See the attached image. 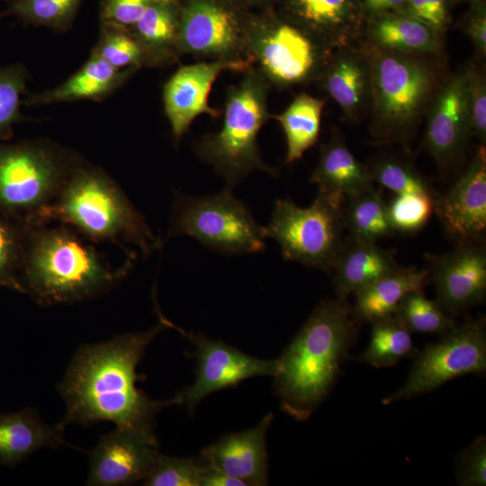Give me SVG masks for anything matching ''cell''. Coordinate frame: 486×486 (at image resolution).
<instances>
[{
	"instance_id": "cell-16",
	"label": "cell",
	"mask_w": 486,
	"mask_h": 486,
	"mask_svg": "<svg viewBox=\"0 0 486 486\" xmlns=\"http://www.w3.org/2000/svg\"><path fill=\"white\" fill-rule=\"evenodd\" d=\"M252 64L243 61L211 60L180 67L163 87V102L172 134L178 140L200 114L214 118L220 112L210 106L209 93L223 71L244 72Z\"/></svg>"
},
{
	"instance_id": "cell-14",
	"label": "cell",
	"mask_w": 486,
	"mask_h": 486,
	"mask_svg": "<svg viewBox=\"0 0 486 486\" xmlns=\"http://www.w3.org/2000/svg\"><path fill=\"white\" fill-rule=\"evenodd\" d=\"M427 112L423 147L447 172L462 158L471 135L465 68L436 89Z\"/></svg>"
},
{
	"instance_id": "cell-32",
	"label": "cell",
	"mask_w": 486,
	"mask_h": 486,
	"mask_svg": "<svg viewBox=\"0 0 486 486\" xmlns=\"http://www.w3.org/2000/svg\"><path fill=\"white\" fill-rule=\"evenodd\" d=\"M83 0H6L0 19L13 16L24 24L66 31L73 23Z\"/></svg>"
},
{
	"instance_id": "cell-6",
	"label": "cell",
	"mask_w": 486,
	"mask_h": 486,
	"mask_svg": "<svg viewBox=\"0 0 486 486\" xmlns=\"http://www.w3.org/2000/svg\"><path fill=\"white\" fill-rule=\"evenodd\" d=\"M82 161L48 140L0 142V214L23 225L38 223Z\"/></svg>"
},
{
	"instance_id": "cell-38",
	"label": "cell",
	"mask_w": 486,
	"mask_h": 486,
	"mask_svg": "<svg viewBox=\"0 0 486 486\" xmlns=\"http://www.w3.org/2000/svg\"><path fill=\"white\" fill-rule=\"evenodd\" d=\"M205 469L203 461L158 454L148 474L143 480L147 486H201Z\"/></svg>"
},
{
	"instance_id": "cell-8",
	"label": "cell",
	"mask_w": 486,
	"mask_h": 486,
	"mask_svg": "<svg viewBox=\"0 0 486 486\" xmlns=\"http://www.w3.org/2000/svg\"><path fill=\"white\" fill-rule=\"evenodd\" d=\"M247 39L255 68L280 88L319 80L334 51L274 6L251 13Z\"/></svg>"
},
{
	"instance_id": "cell-44",
	"label": "cell",
	"mask_w": 486,
	"mask_h": 486,
	"mask_svg": "<svg viewBox=\"0 0 486 486\" xmlns=\"http://www.w3.org/2000/svg\"><path fill=\"white\" fill-rule=\"evenodd\" d=\"M465 32L476 50L482 55L486 54V11L485 6L479 1L472 9L465 23Z\"/></svg>"
},
{
	"instance_id": "cell-10",
	"label": "cell",
	"mask_w": 486,
	"mask_h": 486,
	"mask_svg": "<svg viewBox=\"0 0 486 486\" xmlns=\"http://www.w3.org/2000/svg\"><path fill=\"white\" fill-rule=\"evenodd\" d=\"M344 228L342 207L317 194L306 208L277 199L266 232L279 243L285 260L331 271L344 243Z\"/></svg>"
},
{
	"instance_id": "cell-43",
	"label": "cell",
	"mask_w": 486,
	"mask_h": 486,
	"mask_svg": "<svg viewBox=\"0 0 486 486\" xmlns=\"http://www.w3.org/2000/svg\"><path fill=\"white\" fill-rule=\"evenodd\" d=\"M397 11L427 23L440 33L448 23L447 0H407Z\"/></svg>"
},
{
	"instance_id": "cell-3",
	"label": "cell",
	"mask_w": 486,
	"mask_h": 486,
	"mask_svg": "<svg viewBox=\"0 0 486 486\" xmlns=\"http://www.w3.org/2000/svg\"><path fill=\"white\" fill-rule=\"evenodd\" d=\"M346 299L322 301L286 347L274 389L282 410L303 421L328 395L357 336Z\"/></svg>"
},
{
	"instance_id": "cell-15",
	"label": "cell",
	"mask_w": 486,
	"mask_h": 486,
	"mask_svg": "<svg viewBox=\"0 0 486 486\" xmlns=\"http://www.w3.org/2000/svg\"><path fill=\"white\" fill-rule=\"evenodd\" d=\"M436 302L446 313L458 314L481 302L486 293V252L477 242L460 243L447 253L428 257Z\"/></svg>"
},
{
	"instance_id": "cell-45",
	"label": "cell",
	"mask_w": 486,
	"mask_h": 486,
	"mask_svg": "<svg viewBox=\"0 0 486 486\" xmlns=\"http://www.w3.org/2000/svg\"><path fill=\"white\" fill-rule=\"evenodd\" d=\"M204 463V462H203ZM205 464V463H204ZM245 486L240 481L205 464L201 486Z\"/></svg>"
},
{
	"instance_id": "cell-28",
	"label": "cell",
	"mask_w": 486,
	"mask_h": 486,
	"mask_svg": "<svg viewBox=\"0 0 486 486\" xmlns=\"http://www.w3.org/2000/svg\"><path fill=\"white\" fill-rule=\"evenodd\" d=\"M428 279V270L400 266L357 292L352 314L369 322L393 315L401 299L410 292L423 290Z\"/></svg>"
},
{
	"instance_id": "cell-23",
	"label": "cell",
	"mask_w": 486,
	"mask_h": 486,
	"mask_svg": "<svg viewBox=\"0 0 486 486\" xmlns=\"http://www.w3.org/2000/svg\"><path fill=\"white\" fill-rule=\"evenodd\" d=\"M64 431L59 423L46 424L31 408L0 413V464L14 467L39 449L66 444Z\"/></svg>"
},
{
	"instance_id": "cell-25",
	"label": "cell",
	"mask_w": 486,
	"mask_h": 486,
	"mask_svg": "<svg viewBox=\"0 0 486 486\" xmlns=\"http://www.w3.org/2000/svg\"><path fill=\"white\" fill-rule=\"evenodd\" d=\"M369 18L367 43L378 49L421 56L443 50L440 32L406 14L391 11Z\"/></svg>"
},
{
	"instance_id": "cell-31",
	"label": "cell",
	"mask_w": 486,
	"mask_h": 486,
	"mask_svg": "<svg viewBox=\"0 0 486 486\" xmlns=\"http://www.w3.org/2000/svg\"><path fill=\"white\" fill-rule=\"evenodd\" d=\"M371 325V339L360 362L382 368L413 354L411 332L395 315L372 320Z\"/></svg>"
},
{
	"instance_id": "cell-34",
	"label": "cell",
	"mask_w": 486,
	"mask_h": 486,
	"mask_svg": "<svg viewBox=\"0 0 486 486\" xmlns=\"http://www.w3.org/2000/svg\"><path fill=\"white\" fill-rule=\"evenodd\" d=\"M119 69L149 67L147 56L130 31L101 23V33L92 50Z\"/></svg>"
},
{
	"instance_id": "cell-27",
	"label": "cell",
	"mask_w": 486,
	"mask_h": 486,
	"mask_svg": "<svg viewBox=\"0 0 486 486\" xmlns=\"http://www.w3.org/2000/svg\"><path fill=\"white\" fill-rule=\"evenodd\" d=\"M179 0H157L130 28L143 49L149 67L170 64L178 58Z\"/></svg>"
},
{
	"instance_id": "cell-42",
	"label": "cell",
	"mask_w": 486,
	"mask_h": 486,
	"mask_svg": "<svg viewBox=\"0 0 486 486\" xmlns=\"http://www.w3.org/2000/svg\"><path fill=\"white\" fill-rule=\"evenodd\" d=\"M157 0H103L101 23L130 31L146 10Z\"/></svg>"
},
{
	"instance_id": "cell-24",
	"label": "cell",
	"mask_w": 486,
	"mask_h": 486,
	"mask_svg": "<svg viewBox=\"0 0 486 486\" xmlns=\"http://www.w3.org/2000/svg\"><path fill=\"white\" fill-rule=\"evenodd\" d=\"M400 267L393 256L375 243L349 237L331 270L337 295L346 299Z\"/></svg>"
},
{
	"instance_id": "cell-26",
	"label": "cell",
	"mask_w": 486,
	"mask_h": 486,
	"mask_svg": "<svg viewBox=\"0 0 486 486\" xmlns=\"http://www.w3.org/2000/svg\"><path fill=\"white\" fill-rule=\"evenodd\" d=\"M135 70L116 68L102 58L91 54L86 64L65 82L53 89L30 96L23 104L42 105L85 99L98 101L122 86Z\"/></svg>"
},
{
	"instance_id": "cell-5",
	"label": "cell",
	"mask_w": 486,
	"mask_h": 486,
	"mask_svg": "<svg viewBox=\"0 0 486 486\" xmlns=\"http://www.w3.org/2000/svg\"><path fill=\"white\" fill-rule=\"evenodd\" d=\"M372 80V134L381 143L409 148L414 131L436 93L437 76L421 55L361 48Z\"/></svg>"
},
{
	"instance_id": "cell-22",
	"label": "cell",
	"mask_w": 486,
	"mask_h": 486,
	"mask_svg": "<svg viewBox=\"0 0 486 486\" xmlns=\"http://www.w3.org/2000/svg\"><path fill=\"white\" fill-rule=\"evenodd\" d=\"M310 182L318 185V194L341 207L347 199L374 188L368 167L354 156L338 132L321 147Z\"/></svg>"
},
{
	"instance_id": "cell-29",
	"label": "cell",
	"mask_w": 486,
	"mask_h": 486,
	"mask_svg": "<svg viewBox=\"0 0 486 486\" xmlns=\"http://www.w3.org/2000/svg\"><path fill=\"white\" fill-rule=\"evenodd\" d=\"M325 102L306 93L298 94L276 119L284 132L285 163L300 159L318 140Z\"/></svg>"
},
{
	"instance_id": "cell-19",
	"label": "cell",
	"mask_w": 486,
	"mask_h": 486,
	"mask_svg": "<svg viewBox=\"0 0 486 486\" xmlns=\"http://www.w3.org/2000/svg\"><path fill=\"white\" fill-rule=\"evenodd\" d=\"M274 4L282 14L334 50L352 45L363 30L360 0H275Z\"/></svg>"
},
{
	"instance_id": "cell-30",
	"label": "cell",
	"mask_w": 486,
	"mask_h": 486,
	"mask_svg": "<svg viewBox=\"0 0 486 486\" xmlns=\"http://www.w3.org/2000/svg\"><path fill=\"white\" fill-rule=\"evenodd\" d=\"M342 217L350 237L359 240L375 243L395 232L387 204L374 188L347 199L342 207Z\"/></svg>"
},
{
	"instance_id": "cell-21",
	"label": "cell",
	"mask_w": 486,
	"mask_h": 486,
	"mask_svg": "<svg viewBox=\"0 0 486 486\" xmlns=\"http://www.w3.org/2000/svg\"><path fill=\"white\" fill-rule=\"evenodd\" d=\"M319 81L345 117L358 121L371 106L372 80L368 61L352 45L333 51Z\"/></svg>"
},
{
	"instance_id": "cell-9",
	"label": "cell",
	"mask_w": 486,
	"mask_h": 486,
	"mask_svg": "<svg viewBox=\"0 0 486 486\" xmlns=\"http://www.w3.org/2000/svg\"><path fill=\"white\" fill-rule=\"evenodd\" d=\"M181 235L226 253L261 251L266 238V228L229 190L200 198L176 194L167 238Z\"/></svg>"
},
{
	"instance_id": "cell-47",
	"label": "cell",
	"mask_w": 486,
	"mask_h": 486,
	"mask_svg": "<svg viewBox=\"0 0 486 486\" xmlns=\"http://www.w3.org/2000/svg\"><path fill=\"white\" fill-rule=\"evenodd\" d=\"M245 6L249 8H258L259 10L273 6L275 0H238Z\"/></svg>"
},
{
	"instance_id": "cell-11",
	"label": "cell",
	"mask_w": 486,
	"mask_h": 486,
	"mask_svg": "<svg viewBox=\"0 0 486 486\" xmlns=\"http://www.w3.org/2000/svg\"><path fill=\"white\" fill-rule=\"evenodd\" d=\"M177 55L252 64L248 50L249 8L238 0H179Z\"/></svg>"
},
{
	"instance_id": "cell-36",
	"label": "cell",
	"mask_w": 486,
	"mask_h": 486,
	"mask_svg": "<svg viewBox=\"0 0 486 486\" xmlns=\"http://www.w3.org/2000/svg\"><path fill=\"white\" fill-rule=\"evenodd\" d=\"M368 169L374 182L396 194L416 193L436 196L426 178L410 163L400 158L381 157Z\"/></svg>"
},
{
	"instance_id": "cell-18",
	"label": "cell",
	"mask_w": 486,
	"mask_h": 486,
	"mask_svg": "<svg viewBox=\"0 0 486 486\" xmlns=\"http://www.w3.org/2000/svg\"><path fill=\"white\" fill-rule=\"evenodd\" d=\"M158 454L157 439L116 428L91 451L86 484L122 486L143 482Z\"/></svg>"
},
{
	"instance_id": "cell-2",
	"label": "cell",
	"mask_w": 486,
	"mask_h": 486,
	"mask_svg": "<svg viewBox=\"0 0 486 486\" xmlns=\"http://www.w3.org/2000/svg\"><path fill=\"white\" fill-rule=\"evenodd\" d=\"M91 242L64 224L26 225L22 268L24 294L50 306L91 300L117 286L129 266L113 268Z\"/></svg>"
},
{
	"instance_id": "cell-40",
	"label": "cell",
	"mask_w": 486,
	"mask_h": 486,
	"mask_svg": "<svg viewBox=\"0 0 486 486\" xmlns=\"http://www.w3.org/2000/svg\"><path fill=\"white\" fill-rule=\"evenodd\" d=\"M471 135L482 144L486 139V78L482 68L475 64L465 68Z\"/></svg>"
},
{
	"instance_id": "cell-39",
	"label": "cell",
	"mask_w": 486,
	"mask_h": 486,
	"mask_svg": "<svg viewBox=\"0 0 486 486\" xmlns=\"http://www.w3.org/2000/svg\"><path fill=\"white\" fill-rule=\"evenodd\" d=\"M387 207L393 230L412 233L422 229L435 212V197L425 194H399Z\"/></svg>"
},
{
	"instance_id": "cell-35",
	"label": "cell",
	"mask_w": 486,
	"mask_h": 486,
	"mask_svg": "<svg viewBox=\"0 0 486 486\" xmlns=\"http://www.w3.org/2000/svg\"><path fill=\"white\" fill-rule=\"evenodd\" d=\"M26 225L0 214V287L24 293L22 268Z\"/></svg>"
},
{
	"instance_id": "cell-41",
	"label": "cell",
	"mask_w": 486,
	"mask_h": 486,
	"mask_svg": "<svg viewBox=\"0 0 486 486\" xmlns=\"http://www.w3.org/2000/svg\"><path fill=\"white\" fill-rule=\"evenodd\" d=\"M456 477L463 486L486 484V438L476 437L458 456Z\"/></svg>"
},
{
	"instance_id": "cell-4",
	"label": "cell",
	"mask_w": 486,
	"mask_h": 486,
	"mask_svg": "<svg viewBox=\"0 0 486 486\" xmlns=\"http://www.w3.org/2000/svg\"><path fill=\"white\" fill-rule=\"evenodd\" d=\"M69 226L93 242L136 245L145 256L161 246L141 213L103 169L81 162L40 221Z\"/></svg>"
},
{
	"instance_id": "cell-17",
	"label": "cell",
	"mask_w": 486,
	"mask_h": 486,
	"mask_svg": "<svg viewBox=\"0 0 486 486\" xmlns=\"http://www.w3.org/2000/svg\"><path fill=\"white\" fill-rule=\"evenodd\" d=\"M435 212L460 243L478 242L486 229V150L482 144L454 184L435 197Z\"/></svg>"
},
{
	"instance_id": "cell-20",
	"label": "cell",
	"mask_w": 486,
	"mask_h": 486,
	"mask_svg": "<svg viewBox=\"0 0 486 486\" xmlns=\"http://www.w3.org/2000/svg\"><path fill=\"white\" fill-rule=\"evenodd\" d=\"M266 415L254 428L229 434L202 450L208 465L233 477L245 486L267 484L266 433L273 421Z\"/></svg>"
},
{
	"instance_id": "cell-48",
	"label": "cell",
	"mask_w": 486,
	"mask_h": 486,
	"mask_svg": "<svg viewBox=\"0 0 486 486\" xmlns=\"http://www.w3.org/2000/svg\"><path fill=\"white\" fill-rule=\"evenodd\" d=\"M467 1L478 2V1H481V0H467Z\"/></svg>"
},
{
	"instance_id": "cell-12",
	"label": "cell",
	"mask_w": 486,
	"mask_h": 486,
	"mask_svg": "<svg viewBox=\"0 0 486 486\" xmlns=\"http://www.w3.org/2000/svg\"><path fill=\"white\" fill-rule=\"evenodd\" d=\"M485 369V319L470 320L419 352L404 385L382 402L388 405L432 392L454 378Z\"/></svg>"
},
{
	"instance_id": "cell-46",
	"label": "cell",
	"mask_w": 486,
	"mask_h": 486,
	"mask_svg": "<svg viewBox=\"0 0 486 486\" xmlns=\"http://www.w3.org/2000/svg\"><path fill=\"white\" fill-rule=\"evenodd\" d=\"M407 0H360L364 15L369 17L399 10Z\"/></svg>"
},
{
	"instance_id": "cell-13",
	"label": "cell",
	"mask_w": 486,
	"mask_h": 486,
	"mask_svg": "<svg viewBox=\"0 0 486 486\" xmlns=\"http://www.w3.org/2000/svg\"><path fill=\"white\" fill-rule=\"evenodd\" d=\"M195 345L197 371L194 382L180 397L190 410L212 392L234 387L240 382L256 376H274L279 369L278 359L265 360L248 356L220 340L202 334L188 333L176 327Z\"/></svg>"
},
{
	"instance_id": "cell-7",
	"label": "cell",
	"mask_w": 486,
	"mask_h": 486,
	"mask_svg": "<svg viewBox=\"0 0 486 486\" xmlns=\"http://www.w3.org/2000/svg\"><path fill=\"white\" fill-rule=\"evenodd\" d=\"M243 73L242 80L228 91L220 130L203 136L195 146L201 158L230 186L254 170L276 174L262 160L257 145V134L271 116L267 110L271 86L254 67Z\"/></svg>"
},
{
	"instance_id": "cell-37",
	"label": "cell",
	"mask_w": 486,
	"mask_h": 486,
	"mask_svg": "<svg viewBox=\"0 0 486 486\" xmlns=\"http://www.w3.org/2000/svg\"><path fill=\"white\" fill-rule=\"evenodd\" d=\"M28 74L23 65L0 67V139L13 136V127L25 120L21 112L22 96L26 90Z\"/></svg>"
},
{
	"instance_id": "cell-33",
	"label": "cell",
	"mask_w": 486,
	"mask_h": 486,
	"mask_svg": "<svg viewBox=\"0 0 486 486\" xmlns=\"http://www.w3.org/2000/svg\"><path fill=\"white\" fill-rule=\"evenodd\" d=\"M410 332L445 335L456 325L436 302L428 299L423 290L407 293L394 314Z\"/></svg>"
},
{
	"instance_id": "cell-1",
	"label": "cell",
	"mask_w": 486,
	"mask_h": 486,
	"mask_svg": "<svg viewBox=\"0 0 486 486\" xmlns=\"http://www.w3.org/2000/svg\"><path fill=\"white\" fill-rule=\"evenodd\" d=\"M166 328V320L160 316V322L147 331L123 333L79 347L58 386L66 404L58 423L66 428L71 423L110 421L117 428L157 439V414L182 403V399L179 394L166 400L149 398L136 386L140 379L137 366L147 346Z\"/></svg>"
}]
</instances>
